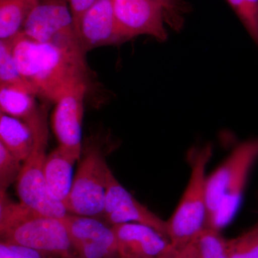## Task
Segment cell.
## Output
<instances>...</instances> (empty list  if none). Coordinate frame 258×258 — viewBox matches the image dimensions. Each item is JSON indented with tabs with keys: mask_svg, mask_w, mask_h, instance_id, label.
Wrapping results in <instances>:
<instances>
[{
	"mask_svg": "<svg viewBox=\"0 0 258 258\" xmlns=\"http://www.w3.org/2000/svg\"><path fill=\"white\" fill-rule=\"evenodd\" d=\"M162 5L165 14V22L171 28L179 31L184 23V15L189 6L184 0H158Z\"/></svg>",
	"mask_w": 258,
	"mask_h": 258,
	"instance_id": "cell-23",
	"label": "cell"
},
{
	"mask_svg": "<svg viewBox=\"0 0 258 258\" xmlns=\"http://www.w3.org/2000/svg\"><path fill=\"white\" fill-rule=\"evenodd\" d=\"M118 258L170 257L175 248L166 236L144 224L113 226Z\"/></svg>",
	"mask_w": 258,
	"mask_h": 258,
	"instance_id": "cell-12",
	"label": "cell"
},
{
	"mask_svg": "<svg viewBox=\"0 0 258 258\" xmlns=\"http://www.w3.org/2000/svg\"><path fill=\"white\" fill-rule=\"evenodd\" d=\"M102 219L112 226L120 224H144L168 237L167 225L147 207L139 203L120 184L111 169L107 176L106 197Z\"/></svg>",
	"mask_w": 258,
	"mask_h": 258,
	"instance_id": "cell-10",
	"label": "cell"
},
{
	"mask_svg": "<svg viewBox=\"0 0 258 258\" xmlns=\"http://www.w3.org/2000/svg\"><path fill=\"white\" fill-rule=\"evenodd\" d=\"M23 161L20 160L0 143V191H5L10 185L18 181Z\"/></svg>",
	"mask_w": 258,
	"mask_h": 258,
	"instance_id": "cell-22",
	"label": "cell"
},
{
	"mask_svg": "<svg viewBox=\"0 0 258 258\" xmlns=\"http://www.w3.org/2000/svg\"><path fill=\"white\" fill-rule=\"evenodd\" d=\"M34 136L31 154L24 162L17 181L20 203L47 216L62 219L69 215L63 204L51 196L45 177L46 149L48 143L47 112L45 106L26 122Z\"/></svg>",
	"mask_w": 258,
	"mask_h": 258,
	"instance_id": "cell-5",
	"label": "cell"
},
{
	"mask_svg": "<svg viewBox=\"0 0 258 258\" xmlns=\"http://www.w3.org/2000/svg\"><path fill=\"white\" fill-rule=\"evenodd\" d=\"M163 258H171V257H163Z\"/></svg>",
	"mask_w": 258,
	"mask_h": 258,
	"instance_id": "cell-28",
	"label": "cell"
},
{
	"mask_svg": "<svg viewBox=\"0 0 258 258\" xmlns=\"http://www.w3.org/2000/svg\"><path fill=\"white\" fill-rule=\"evenodd\" d=\"M254 227H257V228H258V223L257 224V225H256L255 226H254Z\"/></svg>",
	"mask_w": 258,
	"mask_h": 258,
	"instance_id": "cell-27",
	"label": "cell"
},
{
	"mask_svg": "<svg viewBox=\"0 0 258 258\" xmlns=\"http://www.w3.org/2000/svg\"><path fill=\"white\" fill-rule=\"evenodd\" d=\"M11 41L19 69L37 96L56 103L71 88L87 83L86 62L50 44L32 40L23 32Z\"/></svg>",
	"mask_w": 258,
	"mask_h": 258,
	"instance_id": "cell-1",
	"label": "cell"
},
{
	"mask_svg": "<svg viewBox=\"0 0 258 258\" xmlns=\"http://www.w3.org/2000/svg\"><path fill=\"white\" fill-rule=\"evenodd\" d=\"M1 240L21 244L58 258H77L62 219L47 216L0 191Z\"/></svg>",
	"mask_w": 258,
	"mask_h": 258,
	"instance_id": "cell-2",
	"label": "cell"
},
{
	"mask_svg": "<svg viewBox=\"0 0 258 258\" xmlns=\"http://www.w3.org/2000/svg\"><path fill=\"white\" fill-rule=\"evenodd\" d=\"M40 0H0V40L11 41L23 30Z\"/></svg>",
	"mask_w": 258,
	"mask_h": 258,
	"instance_id": "cell-16",
	"label": "cell"
},
{
	"mask_svg": "<svg viewBox=\"0 0 258 258\" xmlns=\"http://www.w3.org/2000/svg\"><path fill=\"white\" fill-rule=\"evenodd\" d=\"M198 258H229L227 240L220 230L207 227L195 240Z\"/></svg>",
	"mask_w": 258,
	"mask_h": 258,
	"instance_id": "cell-19",
	"label": "cell"
},
{
	"mask_svg": "<svg viewBox=\"0 0 258 258\" xmlns=\"http://www.w3.org/2000/svg\"><path fill=\"white\" fill-rule=\"evenodd\" d=\"M109 170L101 148L95 144L88 145L64 204L69 214L102 218Z\"/></svg>",
	"mask_w": 258,
	"mask_h": 258,
	"instance_id": "cell-7",
	"label": "cell"
},
{
	"mask_svg": "<svg viewBox=\"0 0 258 258\" xmlns=\"http://www.w3.org/2000/svg\"><path fill=\"white\" fill-rule=\"evenodd\" d=\"M117 26L123 42L139 35L165 41V14L158 0H113Z\"/></svg>",
	"mask_w": 258,
	"mask_h": 258,
	"instance_id": "cell-8",
	"label": "cell"
},
{
	"mask_svg": "<svg viewBox=\"0 0 258 258\" xmlns=\"http://www.w3.org/2000/svg\"><path fill=\"white\" fill-rule=\"evenodd\" d=\"M0 85L25 90L37 96L20 72L13 55V44L8 40H0Z\"/></svg>",
	"mask_w": 258,
	"mask_h": 258,
	"instance_id": "cell-18",
	"label": "cell"
},
{
	"mask_svg": "<svg viewBox=\"0 0 258 258\" xmlns=\"http://www.w3.org/2000/svg\"><path fill=\"white\" fill-rule=\"evenodd\" d=\"M258 47V0H227Z\"/></svg>",
	"mask_w": 258,
	"mask_h": 258,
	"instance_id": "cell-20",
	"label": "cell"
},
{
	"mask_svg": "<svg viewBox=\"0 0 258 258\" xmlns=\"http://www.w3.org/2000/svg\"><path fill=\"white\" fill-rule=\"evenodd\" d=\"M0 258H58L21 244L1 240Z\"/></svg>",
	"mask_w": 258,
	"mask_h": 258,
	"instance_id": "cell-24",
	"label": "cell"
},
{
	"mask_svg": "<svg viewBox=\"0 0 258 258\" xmlns=\"http://www.w3.org/2000/svg\"><path fill=\"white\" fill-rule=\"evenodd\" d=\"M62 220L77 258H118L113 226L103 219L69 214Z\"/></svg>",
	"mask_w": 258,
	"mask_h": 258,
	"instance_id": "cell-9",
	"label": "cell"
},
{
	"mask_svg": "<svg viewBox=\"0 0 258 258\" xmlns=\"http://www.w3.org/2000/svg\"><path fill=\"white\" fill-rule=\"evenodd\" d=\"M87 83L71 88L55 103L52 128L59 147L78 159L82 154V123Z\"/></svg>",
	"mask_w": 258,
	"mask_h": 258,
	"instance_id": "cell-11",
	"label": "cell"
},
{
	"mask_svg": "<svg viewBox=\"0 0 258 258\" xmlns=\"http://www.w3.org/2000/svg\"><path fill=\"white\" fill-rule=\"evenodd\" d=\"M213 154L212 144L194 148L188 154L191 173L181 200L166 221L169 240L174 248L193 242L208 222L206 169Z\"/></svg>",
	"mask_w": 258,
	"mask_h": 258,
	"instance_id": "cell-4",
	"label": "cell"
},
{
	"mask_svg": "<svg viewBox=\"0 0 258 258\" xmlns=\"http://www.w3.org/2000/svg\"><path fill=\"white\" fill-rule=\"evenodd\" d=\"M229 258H258V228L252 227L243 235L227 240Z\"/></svg>",
	"mask_w": 258,
	"mask_h": 258,
	"instance_id": "cell-21",
	"label": "cell"
},
{
	"mask_svg": "<svg viewBox=\"0 0 258 258\" xmlns=\"http://www.w3.org/2000/svg\"><path fill=\"white\" fill-rule=\"evenodd\" d=\"M66 1L69 3L70 10L74 19L75 28L77 32L80 21L83 14L98 0H66Z\"/></svg>",
	"mask_w": 258,
	"mask_h": 258,
	"instance_id": "cell-25",
	"label": "cell"
},
{
	"mask_svg": "<svg viewBox=\"0 0 258 258\" xmlns=\"http://www.w3.org/2000/svg\"><path fill=\"white\" fill-rule=\"evenodd\" d=\"M258 159V137L234 148L207 178L208 227L221 230L240 207L251 169Z\"/></svg>",
	"mask_w": 258,
	"mask_h": 258,
	"instance_id": "cell-3",
	"label": "cell"
},
{
	"mask_svg": "<svg viewBox=\"0 0 258 258\" xmlns=\"http://www.w3.org/2000/svg\"><path fill=\"white\" fill-rule=\"evenodd\" d=\"M21 32L32 40L50 44L86 62V53L66 0H40L29 15Z\"/></svg>",
	"mask_w": 258,
	"mask_h": 258,
	"instance_id": "cell-6",
	"label": "cell"
},
{
	"mask_svg": "<svg viewBox=\"0 0 258 258\" xmlns=\"http://www.w3.org/2000/svg\"><path fill=\"white\" fill-rule=\"evenodd\" d=\"M35 97L25 90L0 85V113L26 122L40 110Z\"/></svg>",
	"mask_w": 258,
	"mask_h": 258,
	"instance_id": "cell-17",
	"label": "cell"
},
{
	"mask_svg": "<svg viewBox=\"0 0 258 258\" xmlns=\"http://www.w3.org/2000/svg\"><path fill=\"white\" fill-rule=\"evenodd\" d=\"M76 161V157L59 146L47 155L45 160L47 189L52 198L63 205L72 188L73 168Z\"/></svg>",
	"mask_w": 258,
	"mask_h": 258,
	"instance_id": "cell-14",
	"label": "cell"
},
{
	"mask_svg": "<svg viewBox=\"0 0 258 258\" xmlns=\"http://www.w3.org/2000/svg\"><path fill=\"white\" fill-rule=\"evenodd\" d=\"M171 258H198L195 240L179 248H176Z\"/></svg>",
	"mask_w": 258,
	"mask_h": 258,
	"instance_id": "cell-26",
	"label": "cell"
},
{
	"mask_svg": "<svg viewBox=\"0 0 258 258\" xmlns=\"http://www.w3.org/2000/svg\"><path fill=\"white\" fill-rule=\"evenodd\" d=\"M0 143L24 162L33 149V133L23 120L0 113Z\"/></svg>",
	"mask_w": 258,
	"mask_h": 258,
	"instance_id": "cell-15",
	"label": "cell"
},
{
	"mask_svg": "<svg viewBox=\"0 0 258 258\" xmlns=\"http://www.w3.org/2000/svg\"><path fill=\"white\" fill-rule=\"evenodd\" d=\"M77 32L85 53L97 47L123 43L113 0H98L91 7L81 18Z\"/></svg>",
	"mask_w": 258,
	"mask_h": 258,
	"instance_id": "cell-13",
	"label": "cell"
}]
</instances>
